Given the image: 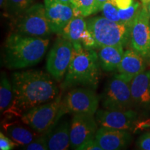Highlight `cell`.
<instances>
[{
	"label": "cell",
	"mask_w": 150,
	"mask_h": 150,
	"mask_svg": "<svg viewBox=\"0 0 150 150\" xmlns=\"http://www.w3.org/2000/svg\"><path fill=\"white\" fill-rule=\"evenodd\" d=\"M72 43L59 35L49 52L46 62L47 71L56 81L61 82L65 77L72 61Z\"/></svg>",
	"instance_id": "cell-9"
},
{
	"label": "cell",
	"mask_w": 150,
	"mask_h": 150,
	"mask_svg": "<svg viewBox=\"0 0 150 150\" xmlns=\"http://www.w3.org/2000/svg\"><path fill=\"white\" fill-rule=\"evenodd\" d=\"M135 0H115L116 6L119 9H126L134 3Z\"/></svg>",
	"instance_id": "cell-31"
},
{
	"label": "cell",
	"mask_w": 150,
	"mask_h": 150,
	"mask_svg": "<svg viewBox=\"0 0 150 150\" xmlns=\"http://www.w3.org/2000/svg\"><path fill=\"white\" fill-rule=\"evenodd\" d=\"M101 69L110 72L117 70L122 59L125 51L121 46H104L97 49Z\"/></svg>",
	"instance_id": "cell-18"
},
{
	"label": "cell",
	"mask_w": 150,
	"mask_h": 150,
	"mask_svg": "<svg viewBox=\"0 0 150 150\" xmlns=\"http://www.w3.org/2000/svg\"><path fill=\"white\" fill-rule=\"evenodd\" d=\"M96 0H72V5L75 11V16L88 17L95 13Z\"/></svg>",
	"instance_id": "cell-23"
},
{
	"label": "cell",
	"mask_w": 150,
	"mask_h": 150,
	"mask_svg": "<svg viewBox=\"0 0 150 150\" xmlns=\"http://www.w3.org/2000/svg\"><path fill=\"white\" fill-rule=\"evenodd\" d=\"M81 44L83 46V48L86 50H97L98 47L95 41V38L90 32L88 29H86L84 31L83 34L81 35L80 40Z\"/></svg>",
	"instance_id": "cell-27"
},
{
	"label": "cell",
	"mask_w": 150,
	"mask_h": 150,
	"mask_svg": "<svg viewBox=\"0 0 150 150\" xmlns=\"http://www.w3.org/2000/svg\"><path fill=\"white\" fill-rule=\"evenodd\" d=\"M78 150H102L95 138L91 139L79 147Z\"/></svg>",
	"instance_id": "cell-30"
},
{
	"label": "cell",
	"mask_w": 150,
	"mask_h": 150,
	"mask_svg": "<svg viewBox=\"0 0 150 150\" xmlns=\"http://www.w3.org/2000/svg\"><path fill=\"white\" fill-rule=\"evenodd\" d=\"M108 1V0H96V2H95V13L102 11L103 5Z\"/></svg>",
	"instance_id": "cell-32"
},
{
	"label": "cell",
	"mask_w": 150,
	"mask_h": 150,
	"mask_svg": "<svg viewBox=\"0 0 150 150\" xmlns=\"http://www.w3.org/2000/svg\"><path fill=\"white\" fill-rule=\"evenodd\" d=\"M35 0H6L4 9L13 18L22 13L33 5Z\"/></svg>",
	"instance_id": "cell-22"
},
{
	"label": "cell",
	"mask_w": 150,
	"mask_h": 150,
	"mask_svg": "<svg viewBox=\"0 0 150 150\" xmlns=\"http://www.w3.org/2000/svg\"><path fill=\"white\" fill-rule=\"evenodd\" d=\"M145 8H147V11H148V13H149V16H150V2L149 3V4L147 5V6L145 7Z\"/></svg>",
	"instance_id": "cell-36"
},
{
	"label": "cell",
	"mask_w": 150,
	"mask_h": 150,
	"mask_svg": "<svg viewBox=\"0 0 150 150\" xmlns=\"http://www.w3.org/2000/svg\"><path fill=\"white\" fill-rule=\"evenodd\" d=\"M130 43L150 66V16L143 6L131 25Z\"/></svg>",
	"instance_id": "cell-10"
},
{
	"label": "cell",
	"mask_w": 150,
	"mask_h": 150,
	"mask_svg": "<svg viewBox=\"0 0 150 150\" xmlns=\"http://www.w3.org/2000/svg\"><path fill=\"white\" fill-rule=\"evenodd\" d=\"M87 29L95 38L98 48L104 46L125 47L130 42L131 26L112 22L104 16L87 20Z\"/></svg>",
	"instance_id": "cell-4"
},
{
	"label": "cell",
	"mask_w": 150,
	"mask_h": 150,
	"mask_svg": "<svg viewBox=\"0 0 150 150\" xmlns=\"http://www.w3.org/2000/svg\"><path fill=\"white\" fill-rule=\"evenodd\" d=\"M130 83L116 74L108 80L101 97L104 109L128 110L134 107Z\"/></svg>",
	"instance_id": "cell-8"
},
{
	"label": "cell",
	"mask_w": 150,
	"mask_h": 150,
	"mask_svg": "<svg viewBox=\"0 0 150 150\" xmlns=\"http://www.w3.org/2000/svg\"><path fill=\"white\" fill-rule=\"evenodd\" d=\"M142 2V5L144 7H147V5L149 4V3L150 2V0H140Z\"/></svg>",
	"instance_id": "cell-33"
},
{
	"label": "cell",
	"mask_w": 150,
	"mask_h": 150,
	"mask_svg": "<svg viewBox=\"0 0 150 150\" xmlns=\"http://www.w3.org/2000/svg\"><path fill=\"white\" fill-rule=\"evenodd\" d=\"M142 6V5L140 4L138 1H135L134 3L129 8L126 9H119L118 12H119L120 21L129 26L132 25L133 22L134 21Z\"/></svg>",
	"instance_id": "cell-24"
},
{
	"label": "cell",
	"mask_w": 150,
	"mask_h": 150,
	"mask_svg": "<svg viewBox=\"0 0 150 150\" xmlns=\"http://www.w3.org/2000/svg\"><path fill=\"white\" fill-rule=\"evenodd\" d=\"M13 99L12 82L7 78L4 72H1L0 80V110L1 114H5L11 108Z\"/></svg>",
	"instance_id": "cell-21"
},
{
	"label": "cell",
	"mask_w": 150,
	"mask_h": 150,
	"mask_svg": "<svg viewBox=\"0 0 150 150\" xmlns=\"http://www.w3.org/2000/svg\"><path fill=\"white\" fill-rule=\"evenodd\" d=\"M95 138L102 150L126 149L132 140V137L128 131L108 127H99Z\"/></svg>",
	"instance_id": "cell-15"
},
{
	"label": "cell",
	"mask_w": 150,
	"mask_h": 150,
	"mask_svg": "<svg viewBox=\"0 0 150 150\" xmlns=\"http://www.w3.org/2000/svg\"><path fill=\"white\" fill-rule=\"evenodd\" d=\"M13 32L27 36L48 38L52 31L47 19L45 5L38 3L13 18Z\"/></svg>",
	"instance_id": "cell-5"
},
{
	"label": "cell",
	"mask_w": 150,
	"mask_h": 150,
	"mask_svg": "<svg viewBox=\"0 0 150 150\" xmlns=\"http://www.w3.org/2000/svg\"><path fill=\"white\" fill-rule=\"evenodd\" d=\"M100 65L95 50H86L81 43L73 45L72 61L61 87L63 90L79 86L96 90L100 79Z\"/></svg>",
	"instance_id": "cell-3"
},
{
	"label": "cell",
	"mask_w": 150,
	"mask_h": 150,
	"mask_svg": "<svg viewBox=\"0 0 150 150\" xmlns=\"http://www.w3.org/2000/svg\"><path fill=\"white\" fill-rule=\"evenodd\" d=\"M61 102L59 94L51 102L31 108L22 116L21 120L38 134H45L59 119Z\"/></svg>",
	"instance_id": "cell-6"
},
{
	"label": "cell",
	"mask_w": 150,
	"mask_h": 150,
	"mask_svg": "<svg viewBox=\"0 0 150 150\" xmlns=\"http://www.w3.org/2000/svg\"><path fill=\"white\" fill-rule=\"evenodd\" d=\"M102 16L112 22H120L119 17V8L115 4V0H108L103 5L102 11Z\"/></svg>",
	"instance_id": "cell-25"
},
{
	"label": "cell",
	"mask_w": 150,
	"mask_h": 150,
	"mask_svg": "<svg viewBox=\"0 0 150 150\" xmlns=\"http://www.w3.org/2000/svg\"><path fill=\"white\" fill-rule=\"evenodd\" d=\"M97 127L98 125L94 115L74 114L70 127L71 149L78 150L88 140L95 138Z\"/></svg>",
	"instance_id": "cell-11"
},
{
	"label": "cell",
	"mask_w": 150,
	"mask_h": 150,
	"mask_svg": "<svg viewBox=\"0 0 150 150\" xmlns=\"http://www.w3.org/2000/svg\"><path fill=\"white\" fill-rule=\"evenodd\" d=\"M47 19L52 33L61 35L63 29L75 16L72 4H67L56 0H44Z\"/></svg>",
	"instance_id": "cell-13"
},
{
	"label": "cell",
	"mask_w": 150,
	"mask_h": 150,
	"mask_svg": "<svg viewBox=\"0 0 150 150\" xmlns=\"http://www.w3.org/2000/svg\"><path fill=\"white\" fill-rule=\"evenodd\" d=\"M25 125L26 124L22 125V124L14 122L4 124L2 127L9 138L21 147L31 142L41 135L28 125Z\"/></svg>",
	"instance_id": "cell-19"
},
{
	"label": "cell",
	"mask_w": 150,
	"mask_h": 150,
	"mask_svg": "<svg viewBox=\"0 0 150 150\" xmlns=\"http://www.w3.org/2000/svg\"><path fill=\"white\" fill-rule=\"evenodd\" d=\"M100 98L91 88H74L65 95L61 102L59 115L65 112L73 114H91L95 115L98 110Z\"/></svg>",
	"instance_id": "cell-7"
},
{
	"label": "cell",
	"mask_w": 150,
	"mask_h": 150,
	"mask_svg": "<svg viewBox=\"0 0 150 150\" xmlns=\"http://www.w3.org/2000/svg\"><path fill=\"white\" fill-rule=\"evenodd\" d=\"M6 0H0V5H1V8H4L6 6Z\"/></svg>",
	"instance_id": "cell-35"
},
{
	"label": "cell",
	"mask_w": 150,
	"mask_h": 150,
	"mask_svg": "<svg viewBox=\"0 0 150 150\" xmlns=\"http://www.w3.org/2000/svg\"><path fill=\"white\" fill-rule=\"evenodd\" d=\"M130 88L134 107L142 113H150V70L133 79Z\"/></svg>",
	"instance_id": "cell-14"
},
{
	"label": "cell",
	"mask_w": 150,
	"mask_h": 150,
	"mask_svg": "<svg viewBox=\"0 0 150 150\" xmlns=\"http://www.w3.org/2000/svg\"><path fill=\"white\" fill-rule=\"evenodd\" d=\"M55 79L42 70H28L15 72L11 76L13 99L6 113L8 117L22 115L35 106L51 102L59 96Z\"/></svg>",
	"instance_id": "cell-1"
},
{
	"label": "cell",
	"mask_w": 150,
	"mask_h": 150,
	"mask_svg": "<svg viewBox=\"0 0 150 150\" xmlns=\"http://www.w3.org/2000/svg\"><path fill=\"white\" fill-rule=\"evenodd\" d=\"M56 1H59L60 2L67 4H72V0H56Z\"/></svg>",
	"instance_id": "cell-34"
},
{
	"label": "cell",
	"mask_w": 150,
	"mask_h": 150,
	"mask_svg": "<svg viewBox=\"0 0 150 150\" xmlns=\"http://www.w3.org/2000/svg\"><path fill=\"white\" fill-rule=\"evenodd\" d=\"M137 147L139 149L150 150V132L142 135L137 141Z\"/></svg>",
	"instance_id": "cell-29"
},
{
	"label": "cell",
	"mask_w": 150,
	"mask_h": 150,
	"mask_svg": "<svg viewBox=\"0 0 150 150\" xmlns=\"http://www.w3.org/2000/svg\"><path fill=\"white\" fill-rule=\"evenodd\" d=\"M49 44V38L12 32L8 35L4 45V65L11 70L33 66L42 60Z\"/></svg>",
	"instance_id": "cell-2"
},
{
	"label": "cell",
	"mask_w": 150,
	"mask_h": 150,
	"mask_svg": "<svg viewBox=\"0 0 150 150\" xmlns=\"http://www.w3.org/2000/svg\"><path fill=\"white\" fill-rule=\"evenodd\" d=\"M147 63L143 57L132 48L127 50L118 66L116 74L130 82L133 79L146 70Z\"/></svg>",
	"instance_id": "cell-16"
},
{
	"label": "cell",
	"mask_w": 150,
	"mask_h": 150,
	"mask_svg": "<svg viewBox=\"0 0 150 150\" xmlns=\"http://www.w3.org/2000/svg\"><path fill=\"white\" fill-rule=\"evenodd\" d=\"M70 127L68 122L62 121L54 124L43 134L50 150H66L70 147Z\"/></svg>",
	"instance_id": "cell-17"
},
{
	"label": "cell",
	"mask_w": 150,
	"mask_h": 150,
	"mask_svg": "<svg viewBox=\"0 0 150 150\" xmlns=\"http://www.w3.org/2000/svg\"><path fill=\"white\" fill-rule=\"evenodd\" d=\"M21 149L26 150H47L49 147L45 138L43 134H41L30 143L21 146Z\"/></svg>",
	"instance_id": "cell-26"
},
{
	"label": "cell",
	"mask_w": 150,
	"mask_h": 150,
	"mask_svg": "<svg viewBox=\"0 0 150 150\" xmlns=\"http://www.w3.org/2000/svg\"><path fill=\"white\" fill-rule=\"evenodd\" d=\"M18 145V144L10 138L6 136L2 132L0 133V149L11 150Z\"/></svg>",
	"instance_id": "cell-28"
},
{
	"label": "cell",
	"mask_w": 150,
	"mask_h": 150,
	"mask_svg": "<svg viewBox=\"0 0 150 150\" xmlns=\"http://www.w3.org/2000/svg\"><path fill=\"white\" fill-rule=\"evenodd\" d=\"M79 15L74 16L66 24L60 35L70 40L72 45L81 43V35L87 29V21Z\"/></svg>",
	"instance_id": "cell-20"
},
{
	"label": "cell",
	"mask_w": 150,
	"mask_h": 150,
	"mask_svg": "<svg viewBox=\"0 0 150 150\" xmlns=\"http://www.w3.org/2000/svg\"><path fill=\"white\" fill-rule=\"evenodd\" d=\"M95 119L99 127H108L120 130H131L136 125L138 112L134 109H98Z\"/></svg>",
	"instance_id": "cell-12"
}]
</instances>
